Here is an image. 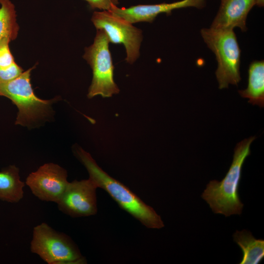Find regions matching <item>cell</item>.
I'll use <instances>...</instances> for the list:
<instances>
[{"label": "cell", "instance_id": "3957f363", "mask_svg": "<svg viewBox=\"0 0 264 264\" xmlns=\"http://www.w3.org/2000/svg\"><path fill=\"white\" fill-rule=\"evenodd\" d=\"M33 68L10 81L0 83V95L10 99L18 108L15 124L28 127L37 126L48 118L54 101L43 100L35 94L30 82Z\"/></svg>", "mask_w": 264, "mask_h": 264}, {"label": "cell", "instance_id": "ba28073f", "mask_svg": "<svg viewBox=\"0 0 264 264\" xmlns=\"http://www.w3.org/2000/svg\"><path fill=\"white\" fill-rule=\"evenodd\" d=\"M90 178L69 182L57 203L59 210L72 218L88 217L97 212L96 189Z\"/></svg>", "mask_w": 264, "mask_h": 264}, {"label": "cell", "instance_id": "7c38bea8", "mask_svg": "<svg viewBox=\"0 0 264 264\" xmlns=\"http://www.w3.org/2000/svg\"><path fill=\"white\" fill-rule=\"evenodd\" d=\"M25 183L20 179L19 169L10 165L0 171V200L17 203L23 197Z\"/></svg>", "mask_w": 264, "mask_h": 264}, {"label": "cell", "instance_id": "2e32d148", "mask_svg": "<svg viewBox=\"0 0 264 264\" xmlns=\"http://www.w3.org/2000/svg\"><path fill=\"white\" fill-rule=\"evenodd\" d=\"M23 69L16 63L7 67L0 66V83L10 81L21 75Z\"/></svg>", "mask_w": 264, "mask_h": 264}, {"label": "cell", "instance_id": "ac0fdd59", "mask_svg": "<svg viewBox=\"0 0 264 264\" xmlns=\"http://www.w3.org/2000/svg\"><path fill=\"white\" fill-rule=\"evenodd\" d=\"M92 9H98L103 10H110L113 6L117 5L118 0H85Z\"/></svg>", "mask_w": 264, "mask_h": 264}, {"label": "cell", "instance_id": "8fae6325", "mask_svg": "<svg viewBox=\"0 0 264 264\" xmlns=\"http://www.w3.org/2000/svg\"><path fill=\"white\" fill-rule=\"evenodd\" d=\"M255 0H221L219 11L211 27L216 29H232L239 27L246 30L247 16Z\"/></svg>", "mask_w": 264, "mask_h": 264}, {"label": "cell", "instance_id": "4fadbf2b", "mask_svg": "<svg viewBox=\"0 0 264 264\" xmlns=\"http://www.w3.org/2000/svg\"><path fill=\"white\" fill-rule=\"evenodd\" d=\"M242 97L248 98V102L261 107L264 106V62H252L248 69L247 88L239 90Z\"/></svg>", "mask_w": 264, "mask_h": 264}, {"label": "cell", "instance_id": "6da1fadb", "mask_svg": "<svg viewBox=\"0 0 264 264\" xmlns=\"http://www.w3.org/2000/svg\"><path fill=\"white\" fill-rule=\"evenodd\" d=\"M76 155L85 167L89 178L98 188L104 190L119 207L149 228L160 229L164 226L160 216L149 205L123 183L104 171L90 154L82 148L76 151Z\"/></svg>", "mask_w": 264, "mask_h": 264}, {"label": "cell", "instance_id": "d6986e66", "mask_svg": "<svg viewBox=\"0 0 264 264\" xmlns=\"http://www.w3.org/2000/svg\"><path fill=\"white\" fill-rule=\"evenodd\" d=\"M256 4L259 7H262L264 5V0H255Z\"/></svg>", "mask_w": 264, "mask_h": 264}, {"label": "cell", "instance_id": "7a4b0ae2", "mask_svg": "<svg viewBox=\"0 0 264 264\" xmlns=\"http://www.w3.org/2000/svg\"><path fill=\"white\" fill-rule=\"evenodd\" d=\"M251 136L238 143L234 150L232 163L225 177L220 181L211 180L201 195L212 211L228 217L241 215L243 207L238 193L242 169L250 147L255 140Z\"/></svg>", "mask_w": 264, "mask_h": 264}, {"label": "cell", "instance_id": "8992f818", "mask_svg": "<svg viewBox=\"0 0 264 264\" xmlns=\"http://www.w3.org/2000/svg\"><path fill=\"white\" fill-rule=\"evenodd\" d=\"M109 43L105 31L97 29L93 44L85 50L83 58L90 65L93 74L88 93L89 98L99 95L110 97L119 92L113 79L114 66Z\"/></svg>", "mask_w": 264, "mask_h": 264}, {"label": "cell", "instance_id": "5b68a950", "mask_svg": "<svg viewBox=\"0 0 264 264\" xmlns=\"http://www.w3.org/2000/svg\"><path fill=\"white\" fill-rule=\"evenodd\" d=\"M30 251L48 264L87 263L78 246L67 235L43 222L33 229Z\"/></svg>", "mask_w": 264, "mask_h": 264}, {"label": "cell", "instance_id": "e0dca14e", "mask_svg": "<svg viewBox=\"0 0 264 264\" xmlns=\"http://www.w3.org/2000/svg\"><path fill=\"white\" fill-rule=\"evenodd\" d=\"M10 42L4 40L0 42V66L7 67L11 66L15 62L9 47Z\"/></svg>", "mask_w": 264, "mask_h": 264}, {"label": "cell", "instance_id": "5bb4252c", "mask_svg": "<svg viewBox=\"0 0 264 264\" xmlns=\"http://www.w3.org/2000/svg\"><path fill=\"white\" fill-rule=\"evenodd\" d=\"M234 242L241 248L242 258L240 264H258L264 257V241L256 239L247 230L236 231L233 234Z\"/></svg>", "mask_w": 264, "mask_h": 264}, {"label": "cell", "instance_id": "9a60e30c", "mask_svg": "<svg viewBox=\"0 0 264 264\" xmlns=\"http://www.w3.org/2000/svg\"><path fill=\"white\" fill-rule=\"evenodd\" d=\"M18 31L14 5L10 0H0V42L15 40Z\"/></svg>", "mask_w": 264, "mask_h": 264}, {"label": "cell", "instance_id": "30bf717a", "mask_svg": "<svg viewBox=\"0 0 264 264\" xmlns=\"http://www.w3.org/2000/svg\"><path fill=\"white\" fill-rule=\"evenodd\" d=\"M205 0H182L170 3L140 4L128 8H119L114 5L109 11L132 24L138 22H152L159 14H170L174 9L187 7L201 9L205 6Z\"/></svg>", "mask_w": 264, "mask_h": 264}, {"label": "cell", "instance_id": "52a82bcc", "mask_svg": "<svg viewBox=\"0 0 264 264\" xmlns=\"http://www.w3.org/2000/svg\"><path fill=\"white\" fill-rule=\"evenodd\" d=\"M91 21L97 29L105 31L110 43L124 45L128 63L132 64L137 60L143 38L140 29L107 10L94 11Z\"/></svg>", "mask_w": 264, "mask_h": 264}, {"label": "cell", "instance_id": "9c48e42d", "mask_svg": "<svg viewBox=\"0 0 264 264\" xmlns=\"http://www.w3.org/2000/svg\"><path fill=\"white\" fill-rule=\"evenodd\" d=\"M67 171L57 164L45 163L31 173L25 184L39 199L57 203L68 183Z\"/></svg>", "mask_w": 264, "mask_h": 264}, {"label": "cell", "instance_id": "277c9868", "mask_svg": "<svg viewBox=\"0 0 264 264\" xmlns=\"http://www.w3.org/2000/svg\"><path fill=\"white\" fill-rule=\"evenodd\" d=\"M200 33L216 56L215 74L219 88H227L229 84L237 85L241 80V51L233 30L203 28Z\"/></svg>", "mask_w": 264, "mask_h": 264}]
</instances>
